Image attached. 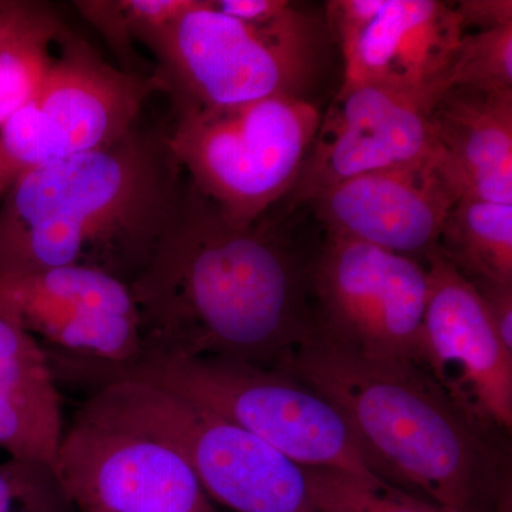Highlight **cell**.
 <instances>
[{
	"mask_svg": "<svg viewBox=\"0 0 512 512\" xmlns=\"http://www.w3.org/2000/svg\"><path fill=\"white\" fill-rule=\"evenodd\" d=\"M258 222L231 224L184 180L150 261L130 284L144 359L274 367L312 335L306 268Z\"/></svg>",
	"mask_w": 512,
	"mask_h": 512,
	"instance_id": "obj_1",
	"label": "cell"
},
{
	"mask_svg": "<svg viewBox=\"0 0 512 512\" xmlns=\"http://www.w3.org/2000/svg\"><path fill=\"white\" fill-rule=\"evenodd\" d=\"M272 369L338 410L366 467L448 512H495L511 484L497 434L458 409L426 367L360 355L312 333Z\"/></svg>",
	"mask_w": 512,
	"mask_h": 512,
	"instance_id": "obj_2",
	"label": "cell"
},
{
	"mask_svg": "<svg viewBox=\"0 0 512 512\" xmlns=\"http://www.w3.org/2000/svg\"><path fill=\"white\" fill-rule=\"evenodd\" d=\"M168 131L30 168L0 197V274L93 266L131 284L183 188Z\"/></svg>",
	"mask_w": 512,
	"mask_h": 512,
	"instance_id": "obj_3",
	"label": "cell"
},
{
	"mask_svg": "<svg viewBox=\"0 0 512 512\" xmlns=\"http://www.w3.org/2000/svg\"><path fill=\"white\" fill-rule=\"evenodd\" d=\"M320 32L291 6L282 18L252 25L194 0L148 49L157 59L158 90L175 113L237 106L274 96L308 99L320 63Z\"/></svg>",
	"mask_w": 512,
	"mask_h": 512,
	"instance_id": "obj_4",
	"label": "cell"
},
{
	"mask_svg": "<svg viewBox=\"0 0 512 512\" xmlns=\"http://www.w3.org/2000/svg\"><path fill=\"white\" fill-rule=\"evenodd\" d=\"M79 410L170 444L212 503L231 512H318L295 461L238 424L164 387L123 380L87 396Z\"/></svg>",
	"mask_w": 512,
	"mask_h": 512,
	"instance_id": "obj_5",
	"label": "cell"
},
{
	"mask_svg": "<svg viewBox=\"0 0 512 512\" xmlns=\"http://www.w3.org/2000/svg\"><path fill=\"white\" fill-rule=\"evenodd\" d=\"M320 121L311 100L293 96L183 110L168 146L222 217L249 227L292 191Z\"/></svg>",
	"mask_w": 512,
	"mask_h": 512,
	"instance_id": "obj_6",
	"label": "cell"
},
{
	"mask_svg": "<svg viewBox=\"0 0 512 512\" xmlns=\"http://www.w3.org/2000/svg\"><path fill=\"white\" fill-rule=\"evenodd\" d=\"M0 315L36 343L59 390L92 396L144 359L130 284L93 266L0 274Z\"/></svg>",
	"mask_w": 512,
	"mask_h": 512,
	"instance_id": "obj_7",
	"label": "cell"
},
{
	"mask_svg": "<svg viewBox=\"0 0 512 512\" xmlns=\"http://www.w3.org/2000/svg\"><path fill=\"white\" fill-rule=\"evenodd\" d=\"M127 380L164 387L220 414L298 466L373 476L338 410L291 375L227 357L144 359Z\"/></svg>",
	"mask_w": 512,
	"mask_h": 512,
	"instance_id": "obj_8",
	"label": "cell"
},
{
	"mask_svg": "<svg viewBox=\"0 0 512 512\" xmlns=\"http://www.w3.org/2000/svg\"><path fill=\"white\" fill-rule=\"evenodd\" d=\"M59 42L60 56L35 97L0 127V154L12 183L30 168L120 140L158 90L153 76L111 66L67 29Z\"/></svg>",
	"mask_w": 512,
	"mask_h": 512,
	"instance_id": "obj_9",
	"label": "cell"
},
{
	"mask_svg": "<svg viewBox=\"0 0 512 512\" xmlns=\"http://www.w3.org/2000/svg\"><path fill=\"white\" fill-rule=\"evenodd\" d=\"M306 282L315 335L360 355L421 365L429 296L424 262L329 237L306 268Z\"/></svg>",
	"mask_w": 512,
	"mask_h": 512,
	"instance_id": "obj_10",
	"label": "cell"
},
{
	"mask_svg": "<svg viewBox=\"0 0 512 512\" xmlns=\"http://www.w3.org/2000/svg\"><path fill=\"white\" fill-rule=\"evenodd\" d=\"M55 470L77 512H220L170 444L80 410L64 426Z\"/></svg>",
	"mask_w": 512,
	"mask_h": 512,
	"instance_id": "obj_11",
	"label": "cell"
},
{
	"mask_svg": "<svg viewBox=\"0 0 512 512\" xmlns=\"http://www.w3.org/2000/svg\"><path fill=\"white\" fill-rule=\"evenodd\" d=\"M429 296L420 362L458 409L490 433L512 429V355L495 335L473 284L441 254L427 256Z\"/></svg>",
	"mask_w": 512,
	"mask_h": 512,
	"instance_id": "obj_12",
	"label": "cell"
},
{
	"mask_svg": "<svg viewBox=\"0 0 512 512\" xmlns=\"http://www.w3.org/2000/svg\"><path fill=\"white\" fill-rule=\"evenodd\" d=\"M466 192L444 151L414 163L357 175L311 201L329 237L375 245L417 261L439 247L451 208Z\"/></svg>",
	"mask_w": 512,
	"mask_h": 512,
	"instance_id": "obj_13",
	"label": "cell"
},
{
	"mask_svg": "<svg viewBox=\"0 0 512 512\" xmlns=\"http://www.w3.org/2000/svg\"><path fill=\"white\" fill-rule=\"evenodd\" d=\"M429 111L419 100L379 87L338 93L335 104L322 116L289 200L305 204L357 175L440 153Z\"/></svg>",
	"mask_w": 512,
	"mask_h": 512,
	"instance_id": "obj_14",
	"label": "cell"
},
{
	"mask_svg": "<svg viewBox=\"0 0 512 512\" xmlns=\"http://www.w3.org/2000/svg\"><path fill=\"white\" fill-rule=\"evenodd\" d=\"M466 30L453 3L386 0L359 35L340 46V92L379 87L430 107L447 90V74Z\"/></svg>",
	"mask_w": 512,
	"mask_h": 512,
	"instance_id": "obj_15",
	"label": "cell"
},
{
	"mask_svg": "<svg viewBox=\"0 0 512 512\" xmlns=\"http://www.w3.org/2000/svg\"><path fill=\"white\" fill-rule=\"evenodd\" d=\"M429 123L468 194L512 204V92L450 87L431 106Z\"/></svg>",
	"mask_w": 512,
	"mask_h": 512,
	"instance_id": "obj_16",
	"label": "cell"
},
{
	"mask_svg": "<svg viewBox=\"0 0 512 512\" xmlns=\"http://www.w3.org/2000/svg\"><path fill=\"white\" fill-rule=\"evenodd\" d=\"M439 249L470 282L512 284V204L464 192L444 222Z\"/></svg>",
	"mask_w": 512,
	"mask_h": 512,
	"instance_id": "obj_17",
	"label": "cell"
},
{
	"mask_svg": "<svg viewBox=\"0 0 512 512\" xmlns=\"http://www.w3.org/2000/svg\"><path fill=\"white\" fill-rule=\"evenodd\" d=\"M20 413L62 439V394L36 343L0 315V434Z\"/></svg>",
	"mask_w": 512,
	"mask_h": 512,
	"instance_id": "obj_18",
	"label": "cell"
},
{
	"mask_svg": "<svg viewBox=\"0 0 512 512\" xmlns=\"http://www.w3.org/2000/svg\"><path fill=\"white\" fill-rule=\"evenodd\" d=\"M62 20L43 3L39 12L0 46V127L35 97L55 57L50 46L59 39Z\"/></svg>",
	"mask_w": 512,
	"mask_h": 512,
	"instance_id": "obj_19",
	"label": "cell"
},
{
	"mask_svg": "<svg viewBox=\"0 0 512 512\" xmlns=\"http://www.w3.org/2000/svg\"><path fill=\"white\" fill-rule=\"evenodd\" d=\"M192 3L194 0H83L73 5L123 60V69L133 72V43L153 45Z\"/></svg>",
	"mask_w": 512,
	"mask_h": 512,
	"instance_id": "obj_20",
	"label": "cell"
},
{
	"mask_svg": "<svg viewBox=\"0 0 512 512\" xmlns=\"http://www.w3.org/2000/svg\"><path fill=\"white\" fill-rule=\"evenodd\" d=\"M302 471L318 512H448L377 477L333 468Z\"/></svg>",
	"mask_w": 512,
	"mask_h": 512,
	"instance_id": "obj_21",
	"label": "cell"
},
{
	"mask_svg": "<svg viewBox=\"0 0 512 512\" xmlns=\"http://www.w3.org/2000/svg\"><path fill=\"white\" fill-rule=\"evenodd\" d=\"M457 86L512 92V25L464 33L447 74Z\"/></svg>",
	"mask_w": 512,
	"mask_h": 512,
	"instance_id": "obj_22",
	"label": "cell"
},
{
	"mask_svg": "<svg viewBox=\"0 0 512 512\" xmlns=\"http://www.w3.org/2000/svg\"><path fill=\"white\" fill-rule=\"evenodd\" d=\"M0 512H77L55 466L37 458L0 461Z\"/></svg>",
	"mask_w": 512,
	"mask_h": 512,
	"instance_id": "obj_23",
	"label": "cell"
},
{
	"mask_svg": "<svg viewBox=\"0 0 512 512\" xmlns=\"http://www.w3.org/2000/svg\"><path fill=\"white\" fill-rule=\"evenodd\" d=\"M386 0H332L326 3V20L339 46L359 35L382 12Z\"/></svg>",
	"mask_w": 512,
	"mask_h": 512,
	"instance_id": "obj_24",
	"label": "cell"
},
{
	"mask_svg": "<svg viewBox=\"0 0 512 512\" xmlns=\"http://www.w3.org/2000/svg\"><path fill=\"white\" fill-rule=\"evenodd\" d=\"M503 348L512 355V284L471 282Z\"/></svg>",
	"mask_w": 512,
	"mask_h": 512,
	"instance_id": "obj_25",
	"label": "cell"
},
{
	"mask_svg": "<svg viewBox=\"0 0 512 512\" xmlns=\"http://www.w3.org/2000/svg\"><path fill=\"white\" fill-rule=\"evenodd\" d=\"M453 5L466 32L512 25L511 0H461Z\"/></svg>",
	"mask_w": 512,
	"mask_h": 512,
	"instance_id": "obj_26",
	"label": "cell"
},
{
	"mask_svg": "<svg viewBox=\"0 0 512 512\" xmlns=\"http://www.w3.org/2000/svg\"><path fill=\"white\" fill-rule=\"evenodd\" d=\"M42 2L26 0H0V46L25 26L42 8Z\"/></svg>",
	"mask_w": 512,
	"mask_h": 512,
	"instance_id": "obj_27",
	"label": "cell"
},
{
	"mask_svg": "<svg viewBox=\"0 0 512 512\" xmlns=\"http://www.w3.org/2000/svg\"><path fill=\"white\" fill-rule=\"evenodd\" d=\"M495 512H512V487L508 484L498 498L497 510Z\"/></svg>",
	"mask_w": 512,
	"mask_h": 512,
	"instance_id": "obj_28",
	"label": "cell"
},
{
	"mask_svg": "<svg viewBox=\"0 0 512 512\" xmlns=\"http://www.w3.org/2000/svg\"><path fill=\"white\" fill-rule=\"evenodd\" d=\"M12 184L8 171H6L5 164H3L2 154H0V197L5 194L6 190Z\"/></svg>",
	"mask_w": 512,
	"mask_h": 512,
	"instance_id": "obj_29",
	"label": "cell"
}]
</instances>
